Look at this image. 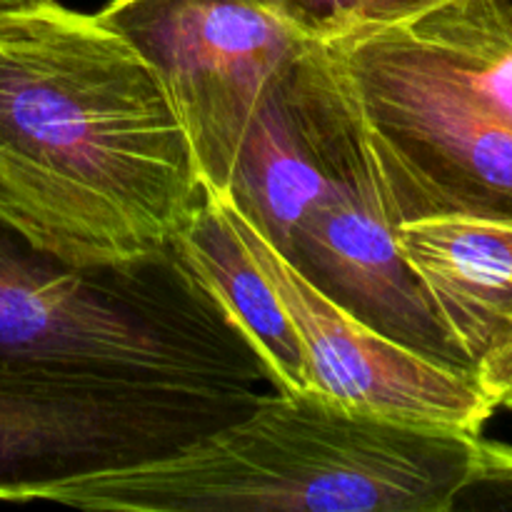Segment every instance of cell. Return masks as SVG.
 Masks as SVG:
<instances>
[{
    "label": "cell",
    "mask_w": 512,
    "mask_h": 512,
    "mask_svg": "<svg viewBox=\"0 0 512 512\" xmlns=\"http://www.w3.org/2000/svg\"><path fill=\"white\" fill-rule=\"evenodd\" d=\"M268 393V390H265ZM263 393H210L0 355V500L163 458Z\"/></svg>",
    "instance_id": "5b68a950"
},
{
    "label": "cell",
    "mask_w": 512,
    "mask_h": 512,
    "mask_svg": "<svg viewBox=\"0 0 512 512\" xmlns=\"http://www.w3.org/2000/svg\"><path fill=\"white\" fill-rule=\"evenodd\" d=\"M512 373V323L500 333V338L495 340V345L490 348V353L480 360V365L475 368L480 385L485 388V393H493L500 383Z\"/></svg>",
    "instance_id": "5bb4252c"
},
{
    "label": "cell",
    "mask_w": 512,
    "mask_h": 512,
    "mask_svg": "<svg viewBox=\"0 0 512 512\" xmlns=\"http://www.w3.org/2000/svg\"><path fill=\"white\" fill-rule=\"evenodd\" d=\"M170 255L258 355L275 390H310L303 353L283 303L208 193L175 238Z\"/></svg>",
    "instance_id": "9c48e42d"
},
{
    "label": "cell",
    "mask_w": 512,
    "mask_h": 512,
    "mask_svg": "<svg viewBox=\"0 0 512 512\" xmlns=\"http://www.w3.org/2000/svg\"><path fill=\"white\" fill-rule=\"evenodd\" d=\"M375 160L393 225L512 220V128L400 25L325 43Z\"/></svg>",
    "instance_id": "3957f363"
},
{
    "label": "cell",
    "mask_w": 512,
    "mask_h": 512,
    "mask_svg": "<svg viewBox=\"0 0 512 512\" xmlns=\"http://www.w3.org/2000/svg\"><path fill=\"white\" fill-rule=\"evenodd\" d=\"M293 63L260 103L235 160L228 193L218 198L235 208L280 255H288L325 185L323 163L295 93Z\"/></svg>",
    "instance_id": "30bf717a"
},
{
    "label": "cell",
    "mask_w": 512,
    "mask_h": 512,
    "mask_svg": "<svg viewBox=\"0 0 512 512\" xmlns=\"http://www.w3.org/2000/svg\"><path fill=\"white\" fill-rule=\"evenodd\" d=\"M480 435L268 390L163 458L63 480L38 503L98 512H453Z\"/></svg>",
    "instance_id": "7a4b0ae2"
},
{
    "label": "cell",
    "mask_w": 512,
    "mask_h": 512,
    "mask_svg": "<svg viewBox=\"0 0 512 512\" xmlns=\"http://www.w3.org/2000/svg\"><path fill=\"white\" fill-rule=\"evenodd\" d=\"M512 510V448L480 438L478 460L468 485L455 500V510ZM453 510V512H455Z\"/></svg>",
    "instance_id": "4fadbf2b"
},
{
    "label": "cell",
    "mask_w": 512,
    "mask_h": 512,
    "mask_svg": "<svg viewBox=\"0 0 512 512\" xmlns=\"http://www.w3.org/2000/svg\"><path fill=\"white\" fill-rule=\"evenodd\" d=\"M395 238L475 373L512 323V220L425 218L398 225Z\"/></svg>",
    "instance_id": "ba28073f"
},
{
    "label": "cell",
    "mask_w": 512,
    "mask_h": 512,
    "mask_svg": "<svg viewBox=\"0 0 512 512\" xmlns=\"http://www.w3.org/2000/svg\"><path fill=\"white\" fill-rule=\"evenodd\" d=\"M13 3H23V0H0V5H13Z\"/></svg>",
    "instance_id": "2e32d148"
},
{
    "label": "cell",
    "mask_w": 512,
    "mask_h": 512,
    "mask_svg": "<svg viewBox=\"0 0 512 512\" xmlns=\"http://www.w3.org/2000/svg\"><path fill=\"white\" fill-rule=\"evenodd\" d=\"M98 15L160 75L205 193L225 198L260 103L318 40L273 0H110Z\"/></svg>",
    "instance_id": "8992f818"
},
{
    "label": "cell",
    "mask_w": 512,
    "mask_h": 512,
    "mask_svg": "<svg viewBox=\"0 0 512 512\" xmlns=\"http://www.w3.org/2000/svg\"><path fill=\"white\" fill-rule=\"evenodd\" d=\"M153 65L98 13L0 5V223L70 268L170 255L203 205Z\"/></svg>",
    "instance_id": "6da1fadb"
},
{
    "label": "cell",
    "mask_w": 512,
    "mask_h": 512,
    "mask_svg": "<svg viewBox=\"0 0 512 512\" xmlns=\"http://www.w3.org/2000/svg\"><path fill=\"white\" fill-rule=\"evenodd\" d=\"M445 0H273L275 8L318 43L410 23Z\"/></svg>",
    "instance_id": "7c38bea8"
},
{
    "label": "cell",
    "mask_w": 512,
    "mask_h": 512,
    "mask_svg": "<svg viewBox=\"0 0 512 512\" xmlns=\"http://www.w3.org/2000/svg\"><path fill=\"white\" fill-rule=\"evenodd\" d=\"M213 200L283 303L313 393L363 413L483 433L498 408L473 370L425 358L365 325L315 288L235 208Z\"/></svg>",
    "instance_id": "52a82bcc"
},
{
    "label": "cell",
    "mask_w": 512,
    "mask_h": 512,
    "mask_svg": "<svg viewBox=\"0 0 512 512\" xmlns=\"http://www.w3.org/2000/svg\"><path fill=\"white\" fill-rule=\"evenodd\" d=\"M293 83L325 185L283 258L378 333L468 368L400 253L363 123L325 43L295 60Z\"/></svg>",
    "instance_id": "277c9868"
},
{
    "label": "cell",
    "mask_w": 512,
    "mask_h": 512,
    "mask_svg": "<svg viewBox=\"0 0 512 512\" xmlns=\"http://www.w3.org/2000/svg\"><path fill=\"white\" fill-rule=\"evenodd\" d=\"M400 28L468 98L512 128V0H445Z\"/></svg>",
    "instance_id": "8fae6325"
},
{
    "label": "cell",
    "mask_w": 512,
    "mask_h": 512,
    "mask_svg": "<svg viewBox=\"0 0 512 512\" xmlns=\"http://www.w3.org/2000/svg\"><path fill=\"white\" fill-rule=\"evenodd\" d=\"M490 400L495 403V408L512 410V373L490 393Z\"/></svg>",
    "instance_id": "9a60e30c"
}]
</instances>
